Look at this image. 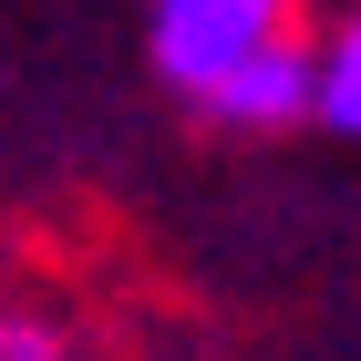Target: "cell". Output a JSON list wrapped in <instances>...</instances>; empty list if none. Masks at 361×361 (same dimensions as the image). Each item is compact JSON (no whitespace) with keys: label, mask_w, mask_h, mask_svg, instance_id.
<instances>
[{"label":"cell","mask_w":361,"mask_h":361,"mask_svg":"<svg viewBox=\"0 0 361 361\" xmlns=\"http://www.w3.org/2000/svg\"><path fill=\"white\" fill-rule=\"evenodd\" d=\"M0 351H52V341L31 331V320H0Z\"/></svg>","instance_id":"cell-4"},{"label":"cell","mask_w":361,"mask_h":361,"mask_svg":"<svg viewBox=\"0 0 361 361\" xmlns=\"http://www.w3.org/2000/svg\"><path fill=\"white\" fill-rule=\"evenodd\" d=\"M269 42H289V0H155V73L196 104Z\"/></svg>","instance_id":"cell-1"},{"label":"cell","mask_w":361,"mask_h":361,"mask_svg":"<svg viewBox=\"0 0 361 361\" xmlns=\"http://www.w3.org/2000/svg\"><path fill=\"white\" fill-rule=\"evenodd\" d=\"M310 93H320V52L269 42V52H248L217 93H207V114H217V124H248V135H269V124H300Z\"/></svg>","instance_id":"cell-2"},{"label":"cell","mask_w":361,"mask_h":361,"mask_svg":"<svg viewBox=\"0 0 361 361\" xmlns=\"http://www.w3.org/2000/svg\"><path fill=\"white\" fill-rule=\"evenodd\" d=\"M310 114H320L331 135H361V21H341V42L320 52V93H310Z\"/></svg>","instance_id":"cell-3"}]
</instances>
